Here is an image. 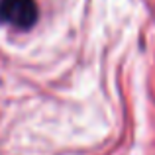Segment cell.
<instances>
[{
  "mask_svg": "<svg viewBox=\"0 0 155 155\" xmlns=\"http://www.w3.org/2000/svg\"><path fill=\"white\" fill-rule=\"evenodd\" d=\"M38 14L35 0H0V22L16 30H30Z\"/></svg>",
  "mask_w": 155,
  "mask_h": 155,
  "instance_id": "obj_1",
  "label": "cell"
}]
</instances>
